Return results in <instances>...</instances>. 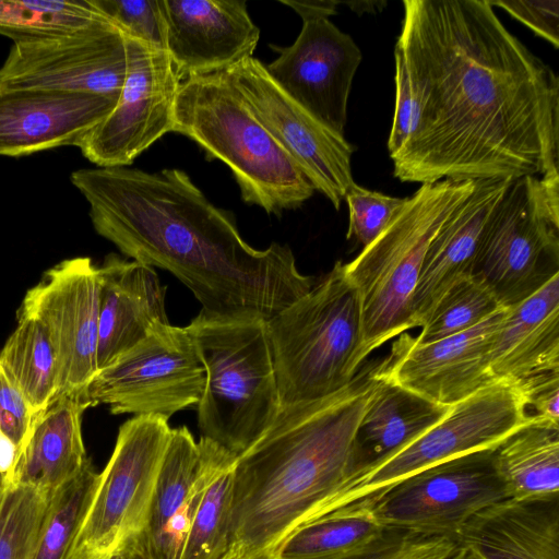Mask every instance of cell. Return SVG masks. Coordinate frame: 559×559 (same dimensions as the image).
<instances>
[{
	"label": "cell",
	"mask_w": 559,
	"mask_h": 559,
	"mask_svg": "<svg viewBox=\"0 0 559 559\" xmlns=\"http://www.w3.org/2000/svg\"><path fill=\"white\" fill-rule=\"evenodd\" d=\"M397 46L415 99L403 182L559 173V79L488 0H404Z\"/></svg>",
	"instance_id": "obj_1"
},
{
	"label": "cell",
	"mask_w": 559,
	"mask_h": 559,
	"mask_svg": "<svg viewBox=\"0 0 559 559\" xmlns=\"http://www.w3.org/2000/svg\"><path fill=\"white\" fill-rule=\"evenodd\" d=\"M70 178L98 235L126 257L169 271L211 314L267 321L313 286L287 245L251 247L234 215L181 169L95 167Z\"/></svg>",
	"instance_id": "obj_2"
},
{
	"label": "cell",
	"mask_w": 559,
	"mask_h": 559,
	"mask_svg": "<svg viewBox=\"0 0 559 559\" xmlns=\"http://www.w3.org/2000/svg\"><path fill=\"white\" fill-rule=\"evenodd\" d=\"M381 365L361 366L330 396L281 409L265 435L236 459L222 559H270L297 527L340 507L354 477L356 430Z\"/></svg>",
	"instance_id": "obj_3"
},
{
	"label": "cell",
	"mask_w": 559,
	"mask_h": 559,
	"mask_svg": "<svg viewBox=\"0 0 559 559\" xmlns=\"http://www.w3.org/2000/svg\"><path fill=\"white\" fill-rule=\"evenodd\" d=\"M171 132L194 141L207 159L228 166L242 201L269 214L296 210L316 191L224 70L181 81Z\"/></svg>",
	"instance_id": "obj_4"
},
{
	"label": "cell",
	"mask_w": 559,
	"mask_h": 559,
	"mask_svg": "<svg viewBox=\"0 0 559 559\" xmlns=\"http://www.w3.org/2000/svg\"><path fill=\"white\" fill-rule=\"evenodd\" d=\"M186 329L205 374L197 404L201 437L238 457L265 435L281 412L266 320L201 310Z\"/></svg>",
	"instance_id": "obj_5"
},
{
	"label": "cell",
	"mask_w": 559,
	"mask_h": 559,
	"mask_svg": "<svg viewBox=\"0 0 559 559\" xmlns=\"http://www.w3.org/2000/svg\"><path fill=\"white\" fill-rule=\"evenodd\" d=\"M266 328L281 409L338 392L362 366L360 302L342 261Z\"/></svg>",
	"instance_id": "obj_6"
},
{
	"label": "cell",
	"mask_w": 559,
	"mask_h": 559,
	"mask_svg": "<svg viewBox=\"0 0 559 559\" xmlns=\"http://www.w3.org/2000/svg\"><path fill=\"white\" fill-rule=\"evenodd\" d=\"M475 181L421 183L388 227L345 272L359 297L360 359L412 329L411 302L428 246Z\"/></svg>",
	"instance_id": "obj_7"
},
{
	"label": "cell",
	"mask_w": 559,
	"mask_h": 559,
	"mask_svg": "<svg viewBox=\"0 0 559 559\" xmlns=\"http://www.w3.org/2000/svg\"><path fill=\"white\" fill-rule=\"evenodd\" d=\"M559 274V173L514 178L480 234L471 275L512 307Z\"/></svg>",
	"instance_id": "obj_8"
},
{
	"label": "cell",
	"mask_w": 559,
	"mask_h": 559,
	"mask_svg": "<svg viewBox=\"0 0 559 559\" xmlns=\"http://www.w3.org/2000/svg\"><path fill=\"white\" fill-rule=\"evenodd\" d=\"M170 433L160 416H133L120 426L67 559H107L143 532Z\"/></svg>",
	"instance_id": "obj_9"
},
{
	"label": "cell",
	"mask_w": 559,
	"mask_h": 559,
	"mask_svg": "<svg viewBox=\"0 0 559 559\" xmlns=\"http://www.w3.org/2000/svg\"><path fill=\"white\" fill-rule=\"evenodd\" d=\"M204 383V368L187 329L157 322L143 340L98 370L80 400L86 408L106 404L115 415L169 419L199 403Z\"/></svg>",
	"instance_id": "obj_10"
},
{
	"label": "cell",
	"mask_w": 559,
	"mask_h": 559,
	"mask_svg": "<svg viewBox=\"0 0 559 559\" xmlns=\"http://www.w3.org/2000/svg\"><path fill=\"white\" fill-rule=\"evenodd\" d=\"M493 448L436 463L367 496L377 520L388 531L455 538L475 513L509 498Z\"/></svg>",
	"instance_id": "obj_11"
},
{
	"label": "cell",
	"mask_w": 559,
	"mask_h": 559,
	"mask_svg": "<svg viewBox=\"0 0 559 559\" xmlns=\"http://www.w3.org/2000/svg\"><path fill=\"white\" fill-rule=\"evenodd\" d=\"M124 36L126 75L117 104L76 146L97 167L129 166L173 131L174 106L181 81L169 53Z\"/></svg>",
	"instance_id": "obj_12"
},
{
	"label": "cell",
	"mask_w": 559,
	"mask_h": 559,
	"mask_svg": "<svg viewBox=\"0 0 559 559\" xmlns=\"http://www.w3.org/2000/svg\"><path fill=\"white\" fill-rule=\"evenodd\" d=\"M17 316L37 321L57 364V394L81 397L97 373L98 269L87 257L63 260L25 294Z\"/></svg>",
	"instance_id": "obj_13"
},
{
	"label": "cell",
	"mask_w": 559,
	"mask_h": 559,
	"mask_svg": "<svg viewBox=\"0 0 559 559\" xmlns=\"http://www.w3.org/2000/svg\"><path fill=\"white\" fill-rule=\"evenodd\" d=\"M515 389L493 382L451 406L448 414L423 436L355 479L340 507L372 495L403 477L436 463L493 448L531 420Z\"/></svg>",
	"instance_id": "obj_14"
},
{
	"label": "cell",
	"mask_w": 559,
	"mask_h": 559,
	"mask_svg": "<svg viewBox=\"0 0 559 559\" xmlns=\"http://www.w3.org/2000/svg\"><path fill=\"white\" fill-rule=\"evenodd\" d=\"M254 116L299 165L306 177L338 210L355 185L354 146L290 98L259 59L248 57L224 70Z\"/></svg>",
	"instance_id": "obj_15"
},
{
	"label": "cell",
	"mask_w": 559,
	"mask_h": 559,
	"mask_svg": "<svg viewBox=\"0 0 559 559\" xmlns=\"http://www.w3.org/2000/svg\"><path fill=\"white\" fill-rule=\"evenodd\" d=\"M126 36L107 16L61 36L14 41L0 67V87L47 88L119 97Z\"/></svg>",
	"instance_id": "obj_16"
},
{
	"label": "cell",
	"mask_w": 559,
	"mask_h": 559,
	"mask_svg": "<svg viewBox=\"0 0 559 559\" xmlns=\"http://www.w3.org/2000/svg\"><path fill=\"white\" fill-rule=\"evenodd\" d=\"M265 66L274 82L326 128L344 136L347 103L361 52L329 19L302 20L293 45Z\"/></svg>",
	"instance_id": "obj_17"
},
{
	"label": "cell",
	"mask_w": 559,
	"mask_h": 559,
	"mask_svg": "<svg viewBox=\"0 0 559 559\" xmlns=\"http://www.w3.org/2000/svg\"><path fill=\"white\" fill-rule=\"evenodd\" d=\"M508 308L449 337L419 344L402 333L383 359V373L420 396L452 406L493 383L489 356Z\"/></svg>",
	"instance_id": "obj_18"
},
{
	"label": "cell",
	"mask_w": 559,
	"mask_h": 559,
	"mask_svg": "<svg viewBox=\"0 0 559 559\" xmlns=\"http://www.w3.org/2000/svg\"><path fill=\"white\" fill-rule=\"evenodd\" d=\"M234 454L187 427L171 429L146 525L139 538L151 559H179L199 503L218 468Z\"/></svg>",
	"instance_id": "obj_19"
},
{
	"label": "cell",
	"mask_w": 559,
	"mask_h": 559,
	"mask_svg": "<svg viewBox=\"0 0 559 559\" xmlns=\"http://www.w3.org/2000/svg\"><path fill=\"white\" fill-rule=\"evenodd\" d=\"M166 50L180 81L252 57L260 29L245 0H159Z\"/></svg>",
	"instance_id": "obj_20"
},
{
	"label": "cell",
	"mask_w": 559,
	"mask_h": 559,
	"mask_svg": "<svg viewBox=\"0 0 559 559\" xmlns=\"http://www.w3.org/2000/svg\"><path fill=\"white\" fill-rule=\"evenodd\" d=\"M117 100L98 94L0 87V155L78 146Z\"/></svg>",
	"instance_id": "obj_21"
},
{
	"label": "cell",
	"mask_w": 559,
	"mask_h": 559,
	"mask_svg": "<svg viewBox=\"0 0 559 559\" xmlns=\"http://www.w3.org/2000/svg\"><path fill=\"white\" fill-rule=\"evenodd\" d=\"M98 269L97 370L143 340L157 322L168 323L166 286L154 267L108 254Z\"/></svg>",
	"instance_id": "obj_22"
},
{
	"label": "cell",
	"mask_w": 559,
	"mask_h": 559,
	"mask_svg": "<svg viewBox=\"0 0 559 559\" xmlns=\"http://www.w3.org/2000/svg\"><path fill=\"white\" fill-rule=\"evenodd\" d=\"M513 179L475 180L472 192L441 225L425 253L412 298V329L421 326L455 281L471 274L483 228Z\"/></svg>",
	"instance_id": "obj_23"
},
{
	"label": "cell",
	"mask_w": 559,
	"mask_h": 559,
	"mask_svg": "<svg viewBox=\"0 0 559 559\" xmlns=\"http://www.w3.org/2000/svg\"><path fill=\"white\" fill-rule=\"evenodd\" d=\"M489 372L495 382L513 389L559 373V274L507 309L490 350Z\"/></svg>",
	"instance_id": "obj_24"
},
{
	"label": "cell",
	"mask_w": 559,
	"mask_h": 559,
	"mask_svg": "<svg viewBox=\"0 0 559 559\" xmlns=\"http://www.w3.org/2000/svg\"><path fill=\"white\" fill-rule=\"evenodd\" d=\"M455 538L480 559H559V493L497 501L468 519Z\"/></svg>",
	"instance_id": "obj_25"
},
{
	"label": "cell",
	"mask_w": 559,
	"mask_h": 559,
	"mask_svg": "<svg viewBox=\"0 0 559 559\" xmlns=\"http://www.w3.org/2000/svg\"><path fill=\"white\" fill-rule=\"evenodd\" d=\"M450 408L386 378L382 359L377 386L356 430L354 477L349 485L423 436Z\"/></svg>",
	"instance_id": "obj_26"
},
{
	"label": "cell",
	"mask_w": 559,
	"mask_h": 559,
	"mask_svg": "<svg viewBox=\"0 0 559 559\" xmlns=\"http://www.w3.org/2000/svg\"><path fill=\"white\" fill-rule=\"evenodd\" d=\"M85 409L79 397L61 396L39 414L9 483L53 492L73 478L88 459L81 428Z\"/></svg>",
	"instance_id": "obj_27"
},
{
	"label": "cell",
	"mask_w": 559,
	"mask_h": 559,
	"mask_svg": "<svg viewBox=\"0 0 559 559\" xmlns=\"http://www.w3.org/2000/svg\"><path fill=\"white\" fill-rule=\"evenodd\" d=\"M389 532L364 497L300 525L270 559H349L376 547Z\"/></svg>",
	"instance_id": "obj_28"
},
{
	"label": "cell",
	"mask_w": 559,
	"mask_h": 559,
	"mask_svg": "<svg viewBox=\"0 0 559 559\" xmlns=\"http://www.w3.org/2000/svg\"><path fill=\"white\" fill-rule=\"evenodd\" d=\"M509 498L559 493V423L533 416L493 448Z\"/></svg>",
	"instance_id": "obj_29"
},
{
	"label": "cell",
	"mask_w": 559,
	"mask_h": 559,
	"mask_svg": "<svg viewBox=\"0 0 559 559\" xmlns=\"http://www.w3.org/2000/svg\"><path fill=\"white\" fill-rule=\"evenodd\" d=\"M0 366L36 417L55 401V352L46 332L34 319L17 316V324L0 350Z\"/></svg>",
	"instance_id": "obj_30"
},
{
	"label": "cell",
	"mask_w": 559,
	"mask_h": 559,
	"mask_svg": "<svg viewBox=\"0 0 559 559\" xmlns=\"http://www.w3.org/2000/svg\"><path fill=\"white\" fill-rule=\"evenodd\" d=\"M105 17L91 0H0V34L13 41L66 35Z\"/></svg>",
	"instance_id": "obj_31"
},
{
	"label": "cell",
	"mask_w": 559,
	"mask_h": 559,
	"mask_svg": "<svg viewBox=\"0 0 559 559\" xmlns=\"http://www.w3.org/2000/svg\"><path fill=\"white\" fill-rule=\"evenodd\" d=\"M98 475L90 459L82 469L50 497L33 559H67L84 519Z\"/></svg>",
	"instance_id": "obj_32"
},
{
	"label": "cell",
	"mask_w": 559,
	"mask_h": 559,
	"mask_svg": "<svg viewBox=\"0 0 559 559\" xmlns=\"http://www.w3.org/2000/svg\"><path fill=\"white\" fill-rule=\"evenodd\" d=\"M501 308L506 307L485 283L471 274L462 276L440 297L414 338L419 344H428L459 334Z\"/></svg>",
	"instance_id": "obj_33"
},
{
	"label": "cell",
	"mask_w": 559,
	"mask_h": 559,
	"mask_svg": "<svg viewBox=\"0 0 559 559\" xmlns=\"http://www.w3.org/2000/svg\"><path fill=\"white\" fill-rule=\"evenodd\" d=\"M52 492L0 483V559H33Z\"/></svg>",
	"instance_id": "obj_34"
},
{
	"label": "cell",
	"mask_w": 559,
	"mask_h": 559,
	"mask_svg": "<svg viewBox=\"0 0 559 559\" xmlns=\"http://www.w3.org/2000/svg\"><path fill=\"white\" fill-rule=\"evenodd\" d=\"M230 456L210 481L187 533L179 559H222L227 548L233 471Z\"/></svg>",
	"instance_id": "obj_35"
},
{
	"label": "cell",
	"mask_w": 559,
	"mask_h": 559,
	"mask_svg": "<svg viewBox=\"0 0 559 559\" xmlns=\"http://www.w3.org/2000/svg\"><path fill=\"white\" fill-rule=\"evenodd\" d=\"M344 199L349 214L346 237H354L364 248L388 227L407 198H392L355 183Z\"/></svg>",
	"instance_id": "obj_36"
},
{
	"label": "cell",
	"mask_w": 559,
	"mask_h": 559,
	"mask_svg": "<svg viewBox=\"0 0 559 559\" xmlns=\"http://www.w3.org/2000/svg\"><path fill=\"white\" fill-rule=\"evenodd\" d=\"M126 35L166 50V25L159 0H91Z\"/></svg>",
	"instance_id": "obj_37"
},
{
	"label": "cell",
	"mask_w": 559,
	"mask_h": 559,
	"mask_svg": "<svg viewBox=\"0 0 559 559\" xmlns=\"http://www.w3.org/2000/svg\"><path fill=\"white\" fill-rule=\"evenodd\" d=\"M459 547L454 537L390 531L376 547L349 559H449Z\"/></svg>",
	"instance_id": "obj_38"
},
{
	"label": "cell",
	"mask_w": 559,
	"mask_h": 559,
	"mask_svg": "<svg viewBox=\"0 0 559 559\" xmlns=\"http://www.w3.org/2000/svg\"><path fill=\"white\" fill-rule=\"evenodd\" d=\"M394 60L395 107L388 140L390 157H393L407 141L414 123L416 109L406 62L397 46L394 48Z\"/></svg>",
	"instance_id": "obj_39"
},
{
	"label": "cell",
	"mask_w": 559,
	"mask_h": 559,
	"mask_svg": "<svg viewBox=\"0 0 559 559\" xmlns=\"http://www.w3.org/2000/svg\"><path fill=\"white\" fill-rule=\"evenodd\" d=\"M519 20L536 35L546 39L555 48L559 47V1L558 0H519L489 1Z\"/></svg>",
	"instance_id": "obj_40"
},
{
	"label": "cell",
	"mask_w": 559,
	"mask_h": 559,
	"mask_svg": "<svg viewBox=\"0 0 559 559\" xmlns=\"http://www.w3.org/2000/svg\"><path fill=\"white\" fill-rule=\"evenodd\" d=\"M36 416L0 366V429L22 449ZM20 453V452H19Z\"/></svg>",
	"instance_id": "obj_41"
},
{
	"label": "cell",
	"mask_w": 559,
	"mask_h": 559,
	"mask_svg": "<svg viewBox=\"0 0 559 559\" xmlns=\"http://www.w3.org/2000/svg\"><path fill=\"white\" fill-rule=\"evenodd\" d=\"M534 416L559 423V373L547 374L515 389Z\"/></svg>",
	"instance_id": "obj_42"
},
{
	"label": "cell",
	"mask_w": 559,
	"mask_h": 559,
	"mask_svg": "<svg viewBox=\"0 0 559 559\" xmlns=\"http://www.w3.org/2000/svg\"><path fill=\"white\" fill-rule=\"evenodd\" d=\"M293 8L302 20L318 19L334 15L336 13L337 1H296V0H282L280 1Z\"/></svg>",
	"instance_id": "obj_43"
},
{
	"label": "cell",
	"mask_w": 559,
	"mask_h": 559,
	"mask_svg": "<svg viewBox=\"0 0 559 559\" xmlns=\"http://www.w3.org/2000/svg\"><path fill=\"white\" fill-rule=\"evenodd\" d=\"M17 445L0 429V483H9L17 457Z\"/></svg>",
	"instance_id": "obj_44"
},
{
	"label": "cell",
	"mask_w": 559,
	"mask_h": 559,
	"mask_svg": "<svg viewBox=\"0 0 559 559\" xmlns=\"http://www.w3.org/2000/svg\"><path fill=\"white\" fill-rule=\"evenodd\" d=\"M107 559H151L139 535L127 540Z\"/></svg>",
	"instance_id": "obj_45"
},
{
	"label": "cell",
	"mask_w": 559,
	"mask_h": 559,
	"mask_svg": "<svg viewBox=\"0 0 559 559\" xmlns=\"http://www.w3.org/2000/svg\"><path fill=\"white\" fill-rule=\"evenodd\" d=\"M353 11L361 14L362 12L376 13L381 11L382 9L379 7H384L385 2L383 1H359V2H345Z\"/></svg>",
	"instance_id": "obj_46"
},
{
	"label": "cell",
	"mask_w": 559,
	"mask_h": 559,
	"mask_svg": "<svg viewBox=\"0 0 559 559\" xmlns=\"http://www.w3.org/2000/svg\"><path fill=\"white\" fill-rule=\"evenodd\" d=\"M449 559H480L466 548L459 547V549Z\"/></svg>",
	"instance_id": "obj_47"
}]
</instances>
